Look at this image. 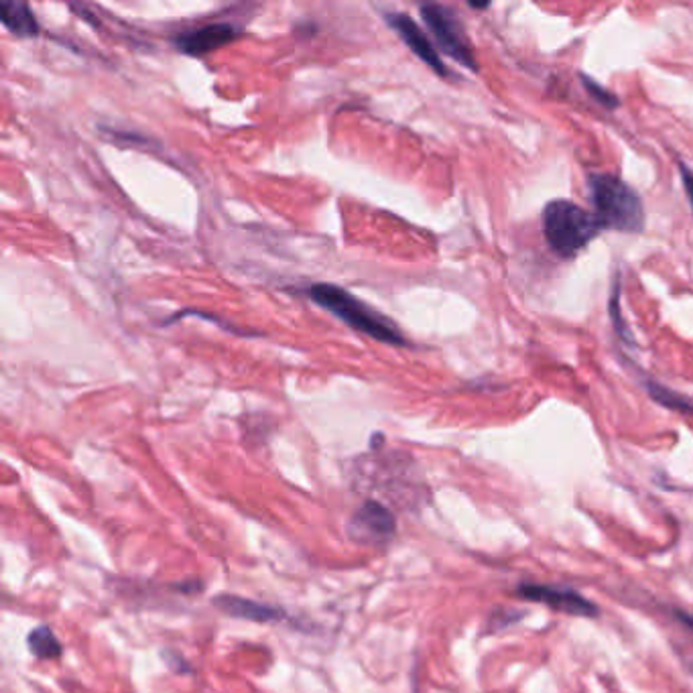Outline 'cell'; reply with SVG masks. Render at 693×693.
I'll use <instances>...</instances> for the list:
<instances>
[{
	"mask_svg": "<svg viewBox=\"0 0 693 693\" xmlns=\"http://www.w3.org/2000/svg\"><path fill=\"white\" fill-rule=\"evenodd\" d=\"M307 295L309 300L328 309L329 314L340 317L342 322H346L350 328L358 329L360 334L392 346L407 344L403 334L397 329L391 319H387L385 315L378 314L365 302L354 297L350 291L342 290L332 283H315L307 290Z\"/></svg>",
	"mask_w": 693,
	"mask_h": 693,
	"instance_id": "6da1fadb",
	"label": "cell"
},
{
	"mask_svg": "<svg viewBox=\"0 0 693 693\" xmlns=\"http://www.w3.org/2000/svg\"><path fill=\"white\" fill-rule=\"evenodd\" d=\"M588 189L602 228L630 234L643 232L644 206L629 183L610 174H592L588 177Z\"/></svg>",
	"mask_w": 693,
	"mask_h": 693,
	"instance_id": "7a4b0ae2",
	"label": "cell"
},
{
	"mask_svg": "<svg viewBox=\"0 0 693 693\" xmlns=\"http://www.w3.org/2000/svg\"><path fill=\"white\" fill-rule=\"evenodd\" d=\"M543 234L552 251L571 259L605 230L592 212L567 200H554L543 208Z\"/></svg>",
	"mask_w": 693,
	"mask_h": 693,
	"instance_id": "3957f363",
	"label": "cell"
},
{
	"mask_svg": "<svg viewBox=\"0 0 693 693\" xmlns=\"http://www.w3.org/2000/svg\"><path fill=\"white\" fill-rule=\"evenodd\" d=\"M421 17L445 55H450L454 62L464 65L468 70L479 72V63L468 41L466 31L452 9L441 7V4H423Z\"/></svg>",
	"mask_w": 693,
	"mask_h": 693,
	"instance_id": "277c9868",
	"label": "cell"
},
{
	"mask_svg": "<svg viewBox=\"0 0 693 693\" xmlns=\"http://www.w3.org/2000/svg\"><path fill=\"white\" fill-rule=\"evenodd\" d=\"M518 598L539 602V605L554 608L555 612H564L571 617L594 618L598 617V606L584 598L576 590H567L559 586H543V584H521L517 588Z\"/></svg>",
	"mask_w": 693,
	"mask_h": 693,
	"instance_id": "5b68a950",
	"label": "cell"
},
{
	"mask_svg": "<svg viewBox=\"0 0 693 693\" xmlns=\"http://www.w3.org/2000/svg\"><path fill=\"white\" fill-rule=\"evenodd\" d=\"M397 521L385 504L368 501L363 504L350 521V535L356 542L380 543L391 539Z\"/></svg>",
	"mask_w": 693,
	"mask_h": 693,
	"instance_id": "8992f818",
	"label": "cell"
},
{
	"mask_svg": "<svg viewBox=\"0 0 693 693\" xmlns=\"http://www.w3.org/2000/svg\"><path fill=\"white\" fill-rule=\"evenodd\" d=\"M387 23L397 31V35L403 39L405 45L413 51L421 62L428 63L438 76L448 77V67L441 62L440 53L433 48L428 35L423 33V29L417 25L409 14L389 13L387 14Z\"/></svg>",
	"mask_w": 693,
	"mask_h": 693,
	"instance_id": "52a82bcc",
	"label": "cell"
},
{
	"mask_svg": "<svg viewBox=\"0 0 693 693\" xmlns=\"http://www.w3.org/2000/svg\"><path fill=\"white\" fill-rule=\"evenodd\" d=\"M240 38V29L232 23H210V25L193 29L188 33H181L176 39L177 50L186 55H206L210 51L220 50L228 43Z\"/></svg>",
	"mask_w": 693,
	"mask_h": 693,
	"instance_id": "ba28073f",
	"label": "cell"
},
{
	"mask_svg": "<svg viewBox=\"0 0 693 693\" xmlns=\"http://www.w3.org/2000/svg\"><path fill=\"white\" fill-rule=\"evenodd\" d=\"M214 605L220 610H224L230 617L254 620V622H271V620H277V618L283 617V612L275 606L261 605V602L239 598V596H230V594L216 598Z\"/></svg>",
	"mask_w": 693,
	"mask_h": 693,
	"instance_id": "9c48e42d",
	"label": "cell"
},
{
	"mask_svg": "<svg viewBox=\"0 0 693 693\" xmlns=\"http://www.w3.org/2000/svg\"><path fill=\"white\" fill-rule=\"evenodd\" d=\"M0 21L17 38H38L39 23L27 2L7 0L0 4Z\"/></svg>",
	"mask_w": 693,
	"mask_h": 693,
	"instance_id": "30bf717a",
	"label": "cell"
},
{
	"mask_svg": "<svg viewBox=\"0 0 693 693\" xmlns=\"http://www.w3.org/2000/svg\"><path fill=\"white\" fill-rule=\"evenodd\" d=\"M647 391L653 397V401L668 407L671 411H678V413H683V416H693L692 399L683 397L681 392L671 391L665 385L655 382V380H647Z\"/></svg>",
	"mask_w": 693,
	"mask_h": 693,
	"instance_id": "8fae6325",
	"label": "cell"
},
{
	"mask_svg": "<svg viewBox=\"0 0 693 693\" xmlns=\"http://www.w3.org/2000/svg\"><path fill=\"white\" fill-rule=\"evenodd\" d=\"M29 651L38 659H57L62 655V644L50 627H39L29 634Z\"/></svg>",
	"mask_w": 693,
	"mask_h": 693,
	"instance_id": "7c38bea8",
	"label": "cell"
},
{
	"mask_svg": "<svg viewBox=\"0 0 693 693\" xmlns=\"http://www.w3.org/2000/svg\"><path fill=\"white\" fill-rule=\"evenodd\" d=\"M580 77L584 88H586V92L592 96L594 101L598 102V104H602V106L608 108V111H615V108H618L620 101H618V96L615 92H610V90L605 88V86H600V84H598L596 80H592V77L584 76V74H581Z\"/></svg>",
	"mask_w": 693,
	"mask_h": 693,
	"instance_id": "4fadbf2b",
	"label": "cell"
},
{
	"mask_svg": "<svg viewBox=\"0 0 693 693\" xmlns=\"http://www.w3.org/2000/svg\"><path fill=\"white\" fill-rule=\"evenodd\" d=\"M620 290H618V281L617 285H615V291H612V302H610V315H612V322H615V328H617L618 334L624 338V340H629V344H632V338H630L629 329L624 328V324H622V317H620Z\"/></svg>",
	"mask_w": 693,
	"mask_h": 693,
	"instance_id": "5bb4252c",
	"label": "cell"
},
{
	"mask_svg": "<svg viewBox=\"0 0 693 693\" xmlns=\"http://www.w3.org/2000/svg\"><path fill=\"white\" fill-rule=\"evenodd\" d=\"M681 179H683V188L687 193V200L692 203L693 208V171L685 164H680Z\"/></svg>",
	"mask_w": 693,
	"mask_h": 693,
	"instance_id": "9a60e30c",
	"label": "cell"
},
{
	"mask_svg": "<svg viewBox=\"0 0 693 693\" xmlns=\"http://www.w3.org/2000/svg\"><path fill=\"white\" fill-rule=\"evenodd\" d=\"M675 615H678V618H680L681 622H685V624H687V629L693 630V617H690V615H685V612H675Z\"/></svg>",
	"mask_w": 693,
	"mask_h": 693,
	"instance_id": "2e32d148",
	"label": "cell"
},
{
	"mask_svg": "<svg viewBox=\"0 0 693 693\" xmlns=\"http://www.w3.org/2000/svg\"><path fill=\"white\" fill-rule=\"evenodd\" d=\"M470 7H472V9H489L491 2H470Z\"/></svg>",
	"mask_w": 693,
	"mask_h": 693,
	"instance_id": "e0dca14e",
	"label": "cell"
}]
</instances>
